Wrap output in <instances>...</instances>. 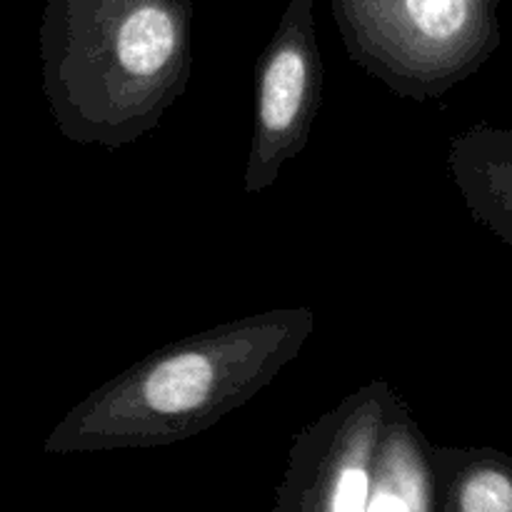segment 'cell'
Listing matches in <instances>:
<instances>
[{"mask_svg": "<svg viewBox=\"0 0 512 512\" xmlns=\"http://www.w3.org/2000/svg\"><path fill=\"white\" fill-rule=\"evenodd\" d=\"M315 310L278 308L228 320L145 355L85 395L55 425L48 455L165 448L250 403L298 358Z\"/></svg>", "mask_w": 512, "mask_h": 512, "instance_id": "1", "label": "cell"}, {"mask_svg": "<svg viewBox=\"0 0 512 512\" xmlns=\"http://www.w3.org/2000/svg\"><path fill=\"white\" fill-rule=\"evenodd\" d=\"M193 0H48L45 95L60 135L123 148L155 130L193 75Z\"/></svg>", "mask_w": 512, "mask_h": 512, "instance_id": "2", "label": "cell"}, {"mask_svg": "<svg viewBox=\"0 0 512 512\" xmlns=\"http://www.w3.org/2000/svg\"><path fill=\"white\" fill-rule=\"evenodd\" d=\"M350 60L398 98H440L498 40L500 0H328Z\"/></svg>", "mask_w": 512, "mask_h": 512, "instance_id": "3", "label": "cell"}, {"mask_svg": "<svg viewBox=\"0 0 512 512\" xmlns=\"http://www.w3.org/2000/svg\"><path fill=\"white\" fill-rule=\"evenodd\" d=\"M325 68L315 0H288L265 45L255 83V125L245 163V195L273 188L288 160L308 148L323 105Z\"/></svg>", "mask_w": 512, "mask_h": 512, "instance_id": "4", "label": "cell"}, {"mask_svg": "<svg viewBox=\"0 0 512 512\" xmlns=\"http://www.w3.org/2000/svg\"><path fill=\"white\" fill-rule=\"evenodd\" d=\"M393 395L388 380L375 378L298 430L273 512H365Z\"/></svg>", "mask_w": 512, "mask_h": 512, "instance_id": "5", "label": "cell"}, {"mask_svg": "<svg viewBox=\"0 0 512 512\" xmlns=\"http://www.w3.org/2000/svg\"><path fill=\"white\" fill-rule=\"evenodd\" d=\"M435 508L433 445L425 440L408 403L395 393L380 430L365 512H435Z\"/></svg>", "mask_w": 512, "mask_h": 512, "instance_id": "6", "label": "cell"}, {"mask_svg": "<svg viewBox=\"0 0 512 512\" xmlns=\"http://www.w3.org/2000/svg\"><path fill=\"white\" fill-rule=\"evenodd\" d=\"M435 512H512V465L495 453L433 448Z\"/></svg>", "mask_w": 512, "mask_h": 512, "instance_id": "7", "label": "cell"}]
</instances>
